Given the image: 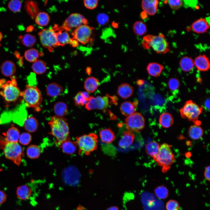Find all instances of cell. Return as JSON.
<instances>
[{
    "instance_id": "6da1fadb",
    "label": "cell",
    "mask_w": 210,
    "mask_h": 210,
    "mask_svg": "<svg viewBox=\"0 0 210 210\" xmlns=\"http://www.w3.org/2000/svg\"><path fill=\"white\" fill-rule=\"evenodd\" d=\"M51 134L55 139L56 145L60 147L64 141L70 139L68 124L65 118L54 116L48 122Z\"/></svg>"
},
{
    "instance_id": "7a4b0ae2",
    "label": "cell",
    "mask_w": 210,
    "mask_h": 210,
    "mask_svg": "<svg viewBox=\"0 0 210 210\" xmlns=\"http://www.w3.org/2000/svg\"><path fill=\"white\" fill-rule=\"evenodd\" d=\"M21 96L27 107L34 108L37 111H40L43 97L41 91L37 86L26 85L24 90L21 92Z\"/></svg>"
},
{
    "instance_id": "3957f363",
    "label": "cell",
    "mask_w": 210,
    "mask_h": 210,
    "mask_svg": "<svg viewBox=\"0 0 210 210\" xmlns=\"http://www.w3.org/2000/svg\"><path fill=\"white\" fill-rule=\"evenodd\" d=\"M157 164L162 168L164 173L167 172L175 160L171 146L164 143L160 146L159 151L153 158Z\"/></svg>"
},
{
    "instance_id": "277c9868",
    "label": "cell",
    "mask_w": 210,
    "mask_h": 210,
    "mask_svg": "<svg viewBox=\"0 0 210 210\" xmlns=\"http://www.w3.org/2000/svg\"><path fill=\"white\" fill-rule=\"evenodd\" d=\"M142 45L145 49L152 48L158 53L164 54L169 50L168 43L162 33L158 35L146 36L143 38Z\"/></svg>"
},
{
    "instance_id": "5b68a950",
    "label": "cell",
    "mask_w": 210,
    "mask_h": 210,
    "mask_svg": "<svg viewBox=\"0 0 210 210\" xmlns=\"http://www.w3.org/2000/svg\"><path fill=\"white\" fill-rule=\"evenodd\" d=\"M11 80L4 82L0 79V94L7 103L14 102L21 96V92L18 87L15 78L11 77Z\"/></svg>"
},
{
    "instance_id": "8992f818",
    "label": "cell",
    "mask_w": 210,
    "mask_h": 210,
    "mask_svg": "<svg viewBox=\"0 0 210 210\" xmlns=\"http://www.w3.org/2000/svg\"><path fill=\"white\" fill-rule=\"evenodd\" d=\"M97 136L94 133H90L77 137L75 142L79 148V154L82 153L89 155L97 149Z\"/></svg>"
},
{
    "instance_id": "52a82bcc",
    "label": "cell",
    "mask_w": 210,
    "mask_h": 210,
    "mask_svg": "<svg viewBox=\"0 0 210 210\" xmlns=\"http://www.w3.org/2000/svg\"><path fill=\"white\" fill-rule=\"evenodd\" d=\"M203 108L202 106H199L192 100H189L187 101L180 109V113L183 118L187 119L192 122L195 124L199 125L200 122L198 119Z\"/></svg>"
},
{
    "instance_id": "ba28073f",
    "label": "cell",
    "mask_w": 210,
    "mask_h": 210,
    "mask_svg": "<svg viewBox=\"0 0 210 210\" xmlns=\"http://www.w3.org/2000/svg\"><path fill=\"white\" fill-rule=\"evenodd\" d=\"M5 157L19 165L23 155L22 148L18 143L8 142L6 144L4 149Z\"/></svg>"
},
{
    "instance_id": "9c48e42d",
    "label": "cell",
    "mask_w": 210,
    "mask_h": 210,
    "mask_svg": "<svg viewBox=\"0 0 210 210\" xmlns=\"http://www.w3.org/2000/svg\"><path fill=\"white\" fill-rule=\"evenodd\" d=\"M125 124L128 130L139 132L144 127L145 119L141 113L135 112L125 118Z\"/></svg>"
},
{
    "instance_id": "30bf717a",
    "label": "cell",
    "mask_w": 210,
    "mask_h": 210,
    "mask_svg": "<svg viewBox=\"0 0 210 210\" xmlns=\"http://www.w3.org/2000/svg\"><path fill=\"white\" fill-rule=\"evenodd\" d=\"M38 34L42 45L50 51H52L53 48L60 46L53 29H43L39 32Z\"/></svg>"
},
{
    "instance_id": "8fae6325",
    "label": "cell",
    "mask_w": 210,
    "mask_h": 210,
    "mask_svg": "<svg viewBox=\"0 0 210 210\" xmlns=\"http://www.w3.org/2000/svg\"><path fill=\"white\" fill-rule=\"evenodd\" d=\"M94 29L87 25H83L77 28L72 34L73 38L83 44L88 43L91 39Z\"/></svg>"
},
{
    "instance_id": "7c38bea8",
    "label": "cell",
    "mask_w": 210,
    "mask_h": 210,
    "mask_svg": "<svg viewBox=\"0 0 210 210\" xmlns=\"http://www.w3.org/2000/svg\"><path fill=\"white\" fill-rule=\"evenodd\" d=\"M87 20L82 15L75 13L70 15L65 20L61 27L68 31L72 28H77L83 25H87Z\"/></svg>"
},
{
    "instance_id": "4fadbf2b",
    "label": "cell",
    "mask_w": 210,
    "mask_h": 210,
    "mask_svg": "<svg viewBox=\"0 0 210 210\" xmlns=\"http://www.w3.org/2000/svg\"><path fill=\"white\" fill-rule=\"evenodd\" d=\"M108 105V95L107 94L103 97L98 96L95 97L90 96L85 107L89 111L95 109L103 110L107 108Z\"/></svg>"
},
{
    "instance_id": "5bb4252c",
    "label": "cell",
    "mask_w": 210,
    "mask_h": 210,
    "mask_svg": "<svg viewBox=\"0 0 210 210\" xmlns=\"http://www.w3.org/2000/svg\"><path fill=\"white\" fill-rule=\"evenodd\" d=\"M57 31L54 28L57 41L60 45L63 46L66 44H69L73 47H77L78 44V42L75 39L71 38L68 32L61 27L58 28L55 27Z\"/></svg>"
},
{
    "instance_id": "9a60e30c",
    "label": "cell",
    "mask_w": 210,
    "mask_h": 210,
    "mask_svg": "<svg viewBox=\"0 0 210 210\" xmlns=\"http://www.w3.org/2000/svg\"><path fill=\"white\" fill-rule=\"evenodd\" d=\"M159 3L157 0H144L141 5L144 12L150 15H154L156 13Z\"/></svg>"
},
{
    "instance_id": "2e32d148",
    "label": "cell",
    "mask_w": 210,
    "mask_h": 210,
    "mask_svg": "<svg viewBox=\"0 0 210 210\" xmlns=\"http://www.w3.org/2000/svg\"><path fill=\"white\" fill-rule=\"evenodd\" d=\"M135 138V135L133 132L128 130L124 131L118 143L119 146L123 148L129 147L133 144Z\"/></svg>"
},
{
    "instance_id": "e0dca14e",
    "label": "cell",
    "mask_w": 210,
    "mask_h": 210,
    "mask_svg": "<svg viewBox=\"0 0 210 210\" xmlns=\"http://www.w3.org/2000/svg\"><path fill=\"white\" fill-rule=\"evenodd\" d=\"M194 61V66L199 71H206L210 68V64L209 59L204 55L198 56Z\"/></svg>"
},
{
    "instance_id": "ac0fdd59",
    "label": "cell",
    "mask_w": 210,
    "mask_h": 210,
    "mask_svg": "<svg viewBox=\"0 0 210 210\" xmlns=\"http://www.w3.org/2000/svg\"><path fill=\"white\" fill-rule=\"evenodd\" d=\"M138 105L137 101L133 102H125L122 103L120 106L121 113L124 116H128L135 112Z\"/></svg>"
},
{
    "instance_id": "d6986e66",
    "label": "cell",
    "mask_w": 210,
    "mask_h": 210,
    "mask_svg": "<svg viewBox=\"0 0 210 210\" xmlns=\"http://www.w3.org/2000/svg\"><path fill=\"white\" fill-rule=\"evenodd\" d=\"M191 27L194 32L198 34L205 33L209 28L207 22L204 18L197 20L192 23Z\"/></svg>"
},
{
    "instance_id": "ffe728a7",
    "label": "cell",
    "mask_w": 210,
    "mask_h": 210,
    "mask_svg": "<svg viewBox=\"0 0 210 210\" xmlns=\"http://www.w3.org/2000/svg\"><path fill=\"white\" fill-rule=\"evenodd\" d=\"M1 70L2 74L5 76L11 77L15 73L16 67L15 65L12 61L7 60L2 63Z\"/></svg>"
},
{
    "instance_id": "44dd1931",
    "label": "cell",
    "mask_w": 210,
    "mask_h": 210,
    "mask_svg": "<svg viewBox=\"0 0 210 210\" xmlns=\"http://www.w3.org/2000/svg\"><path fill=\"white\" fill-rule=\"evenodd\" d=\"M63 91V87L56 83H52L47 86L46 91L47 95L51 97H57L60 95Z\"/></svg>"
},
{
    "instance_id": "7402d4cb",
    "label": "cell",
    "mask_w": 210,
    "mask_h": 210,
    "mask_svg": "<svg viewBox=\"0 0 210 210\" xmlns=\"http://www.w3.org/2000/svg\"><path fill=\"white\" fill-rule=\"evenodd\" d=\"M133 91V88L132 86L128 83H123L118 87L117 93L122 98L126 99L132 95Z\"/></svg>"
},
{
    "instance_id": "603a6c76",
    "label": "cell",
    "mask_w": 210,
    "mask_h": 210,
    "mask_svg": "<svg viewBox=\"0 0 210 210\" xmlns=\"http://www.w3.org/2000/svg\"><path fill=\"white\" fill-rule=\"evenodd\" d=\"M23 125L24 129L27 131L29 132H33L37 129L38 123L35 117L30 116L25 119Z\"/></svg>"
},
{
    "instance_id": "cb8c5ba5",
    "label": "cell",
    "mask_w": 210,
    "mask_h": 210,
    "mask_svg": "<svg viewBox=\"0 0 210 210\" xmlns=\"http://www.w3.org/2000/svg\"><path fill=\"white\" fill-rule=\"evenodd\" d=\"M99 136L101 141L104 143H111L115 138L114 132L110 128H106L101 130Z\"/></svg>"
},
{
    "instance_id": "d4e9b609",
    "label": "cell",
    "mask_w": 210,
    "mask_h": 210,
    "mask_svg": "<svg viewBox=\"0 0 210 210\" xmlns=\"http://www.w3.org/2000/svg\"><path fill=\"white\" fill-rule=\"evenodd\" d=\"M17 197L22 200L28 199L30 197L32 191L30 187L26 184L18 186L16 189Z\"/></svg>"
},
{
    "instance_id": "484cf974",
    "label": "cell",
    "mask_w": 210,
    "mask_h": 210,
    "mask_svg": "<svg viewBox=\"0 0 210 210\" xmlns=\"http://www.w3.org/2000/svg\"><path fill=\"white\" fill-rule=\"evenodd\" d=\"M99 85V80L93 77H88L84 81V88L88 92H94L97 89Z\"/></svg>"
},
{
    "instance_id": "4316f807",
    "label": "cell",
    "mask_w": 210,
    "mask_h": 210,
    "mask_svg": "<svg viewBox=\"0 0 210 210\" xmlns=\"http://www.w3.org/2000/svg\"><path fill=\"white\" fill-rule=\"evenodd\" d=\"M164 66L156 62L149 63L147 65L146 69L148 74L152 76L157 77L161 73Z\"/></svg>"
},
{
    "instance_id": "83f0119b",
    "label": "cell",
    "mask_w": 210,
    "mask_h": 210,
    "mask_svg": "<svg viewBox=\"0 0 210 210\" xmlns=\"http://www.w3.org/2000/svg\"><path fill=\"white\" fill-rule=\"evenodd\" d=\"M204 131L202 128L199 125L194 124L191 126L188 130L190 137L194 140H198L202 136Z\"/></svg>"
},
{
    "instance_id": "f1b7e54d",
    "label": "cell",
    "mask_w": 210,
    "mask_h": 210,
    "mask_svg": "<svg viewBox=\"0 0 210 210\" xmlns=\"http://www.w3.org/2000/svg\"><path fill=\"white\" fill-rule=\"evenodd\" d=\"M20 132L16 127H12L6 132V140L7 143H18L20 137Z\"/></svg>"
},
{
    "instance_id": "f546056e",
    "label": "cell",
    "mask_w": 210,
    "mask_h": 210,
    "mask_svg": "<svg viewBox=\"0 0 210 210\" xmlns=\"http://www.w3.org/2000/svg\"><path fill=\"white\" fill-rule=\"evenodd\" d=\"M160 146L158 143L155 141L149 142L146 145V152L147 155L153 158L158 153Z\"/></svg>"
},
{
    "instance_id": "4dcf8cb0",
    "label": "cell",
    "mask_w": 210,
    "mask_h": 210,
    "mask_svg": "<svg viewBox=\"0 0 210 210\" xmlns=\"http://www.w3.org/2000/svg\"><path fill=\"white\" fill-rule=\"evenodd\" d=\"M70 139L63 142L60 146L61 148L62 151L67 154L74 153L76 151L77 147L75 142L71 141Z\"/></svg>"
},
{
    "instance_id": "1f68e13d",
    "label": "cell",
    "mask_w": 210,
    "mask_h": 210,
    "mask_svg": "<svg viewBox=\"0 0 210 210\" xmlns=\"http://www.w3.org/2000/svg\"><path fill=\"white\" fill-rule=\"evenodd\" d=\"M68 107L64 102H59L54 105L53 111L56 116L63 117L66 116L68 112Z\"/></svg>"
},
{
    "instance_id": "d6a6232c",
    "label": "cell",
    "mask_w": 210,
    "mask_h": 210,
    "mask_svg": "<svg viewBox=\"0 0 210 210\" xmlns=\"http://www.w3.org/2000/svg\"><path fill=\"white\" fill-rule=\"evenodd\" d=\"M159 122L162 127L167 128L172 125L174 123V119L170 113L167 112L164 113L160 116Z\"/></svg>"
},
{
    "instance_id": "836d02e7",
    "label": "cell",
    "mask_w": 210,
    "mask_h": 210,
    "mask_svg": "<svg viewBox=\"0 0 210 210\" xmlns=\"http://www.w3.org/2000/svg\"><path fill=\"white\" fill-rule=\"evenodd\" d=\"M180 66L184 71L187 72L191 71L194 66V61L192 58L188 56L183 57L179 62Z\"/></svg>"
},
{
    "instance_id": "e575fe53",
    "label": "cell",
    "mask_w": 210,
    "mask_h": 210,
    "mask_svg": "<svg viewBox=\"0 0 210 210\" xmlns=\"http://www.w3.org/2000/svg\"><path fill=\"white\" fill-rule=\"evenodd\" d=\"M32 68L35 74L41 75L46 72L47 66L45 62L42 60H38L33 62L32 66Z\"/></svg>"
},
{
    "instance_id": "d590c367",
    "label": "cell",
    "mask_w": 210,
    "mask_h": 210,
    "mask_svg": "<svg viewBox=\"0 0 210 210\" xmlns=\"http://www.w3.org/2000/svg\"><path fill=\"white\" fill-rule=\"evenodd\" d=\"M50 20L48 14L45 12H40L35 18V22L38 25L45 26L48 25Z\"/></svg>"
},
{
    "instance_id": "8d00e7d4",
    "label": "cell",
    "mask_w": 210,
    "mask_h": 210,
    "mask_svg": "<svg viewBox=\"0 0 210 210\" xmlns=\"http://www.w3.org/2000/svg\"><path fill=\"white\" fill-rule=\"evenodd\" d=\"M133 29L135 34L139 36L144 35L147 31L146 25L144 22L141 21L136 22L133 24Z\"/></svg>"
},
{
    "instance_id": "74e56055",
    "label": "cell",
    "mask_w": 210,
    "mask_h": 210,
    "mask_svg": "<svg viewBox=\"0 0 210 210\" xmlns=\"http://www.w3.org/2000/svg\"><path fill=\"white\" fill-rule=\"evenodd\" d=\"M41 149L38 146L32 145L29 146L27 149L26 153L27 156L31 159L38 158L40 156Z\"/></svg>"
},
{
    "instance_id": "f35d334b",
    "label": "cell",
    "mask_w": 210,
    "mask_h": 210,
    "mask_svg": "<svg viewBox=\"0 0 210 210\" xmlns=\"http://www.w3.org/2000/svg\"><path fill=\"white\" fill-rule=\"evenodd\" d=\"M21 38L22 44L28 47H32L34 46L36 41L35 36L29 34L21 36Z\"/></svg>"
},
{
    "instance_id": "ab89813d",
    "label": "cell",
    "mask_w": 210,
    "mask_h": 210,
    "mask_svg": "<svg viewBox=\"0 0 210 210\" xmlns=\"http://www.w3.org/2000/svg\"><path fill=\"white\" fill-rule=\"evenodd\" d=\"M24 56L27 61L34 62L37 60L39 56V53L36 49L31 48L25 51Z\"/></svg>"
},
{
    "instance_id": "60d3db41",
    "label": "cell",
    "mask_w": 210,
    "mask_h": 210,
    "mask_svg": "<svg viewBox=\"0 0 210 210\" xmlns=\"http://www.w3.org/2000/svg\"><path fill=\"white\" fill-rule=\"evenodd\" d=\"M169 190L165 186L161 185L156 187L154 190L155 195L159 199H165L169 195Z\"/></svg>"
},
{
    "instance_id": "b9f144b4",
    "label": "cell",
    "mask_w": 210,
    "mask_h": 210,
    "mask_svg": "<svg viewBox=\"0 0 210 210\" xmlns=\"http://www.w3.org/2000/svg\"><path fill=\"white\" fill-rule=\"evenodd\" d=\"M25 9L28 14L33 18L36 15L37 7L35 3L32 1H27L25 2Z\"/></svg>"
},
{
    "instance_id": "7bdbcfd3",
    "label": "cell",
    "mask_w": 210,
    "mask_h": 210,
    "mask_svg": "<svg viewBox=\"0 0 210 210\" xmlns=\"http://www.w3.org/2000/svg\"><path fill=\"white\" fill-rule=\"evenodd\" d=\"M22 7V2L18 0H12L8 4V7L11 11L16 13L20 11Z\"/></svg>"
},
{
    "instance_id": "ee69618b",
    "label": "cell",
    "mask_w": 210,
    "mask_h": 210,
    "mask_svg": "<svg viewBox=\"0 0 210 210\" xmlns=\"http://www.w3.org/2000/svg\"><path fill=\"white\" fill-rule=\"evenodd\" d=\"M81 91H79L74 98V102L76 106H83L85 105L88 102L81 93Z\"/></svg>"
},
{
    "instance_id": "f6af8a7d",
    "label": "cell",
    "mask_w": 210,
    "mask_h": 210,
    "mask_svg": "<svg viewBox=\"0 0 210 210\" xmlns=\"http://www.w3.org/2000/svg\"><path fill=\"white\" fill-rule=\"evenodd\" d=\"M32 139V136L29 133L24 132L20 135L19 140L21 144L27 145L30 142Z\"/></svg>"
},
{
    "instance_id": "bcb514c9",
    "label": "cell",
    "mask_w": 210,
    "mask_h": 210,
    "mask_svg": "<svg viewBox=\"0 0 210 210\" xmlns=\"http://www.w3.org/2000/svg\"><path fill=\"white\" fill-rule=\"evenodd\" d=\"M97 20L98 23L101 26L106 25L109 21L108 16L104 13L99 14L97 17Z\"/></svg>"
},
{
    "instance_id": "7dc6e473",
    "label": "cell",
    "mask_w": 210,
    "mask_h": 210,
    "mask_svg": "<svg viewBox=\"0 0 210 210\" xmlns=\"http://www.w3.org/2000/svg\"><path fill=\"white\" fill-rule=\"evenodd\" d=\"M180 207L178 201L174 200H170L168 201L165 205L166 210H178Z\"/></svg>"
},
{
    "instance_id": "c3c4849f",
    "label": "cell",
    "mask_w": 210,
    "mask_h": 210,
    "mask_svg": "<svg viewBox=\"0 0 210 210\" xmlns=\"http://www.w3.org/2000/svg\"><path fill=\"white\" fill-rule=\"evenodd\" d=\"M180 85L179 80L176 78H172L169 80L168 87L171 90L174 91L178 88Z\"/></svg>"
},
{
    "instance_id": "681fc988",
    "label": "cell",
    "mask_w": 210,
    "mask_h": 210,
    "mask_svg": "<svg viewBox=\"0 0 210 210\" xmlns=\"http://www.w3.org/2000/svg\"><path fill=\"white\" fill-rule=\"evenodd\" d=\"M98 1L97 0H86L84 1L85 6L90 9H93L98 6Z\"/></svg>"
},
{
    "instance_id": "f907efd6",
    "label": "cell",
    "mask_w": 210,
    "mask_h": 210,
    "mask_svg": "<svg viewBox=\"0 0 210 210\" xmlns=\"http://www.w3.org/2000/svg\"><path fill=\"white\" fill-rule=\"evenodd\" d=\"M167 1L170 7L174 10L178 9L183 4V1L181 0H170Z\"/></svg>"
},
{
    "instance_id": "816d5d0a",
    "label": "cell",
    "mask_w": 210,
    "mask_h": 210,
    "mask_svg": "<svg viewBox=\"0 0 210 210\" xmlns=\"http://www.w3.org/2000/svg\"><path fill=\"white\" fill-rule=\"evenodd\" d=\"M7 195L3 191L0 190V204L4 202L6 200Z\"/></svg>"
},
{
    "instance_id": "f5cc1de1",
    "label": "cell",
    "mask_w": 210,
    "mask_h": 210,
    "mask_svg": "<svg viewBox=\"0 0 210 210\" xmlns=\"http://www.w3.org/2000/svg\"><path fill=\"white\" fill-rule=\"evenodd\" d=\"M210 166H207L205 168V169L204 173V176L205 179L208 181H210Z\"/></svg>"
},
{
    "instance_id": "db71d44e",
    "label": "cell",
    "mask_w": 210,
    "mask_h": 210,
    "mask_svg": "<svg viewBox=\"0 0 210 210\" xmlns=\"http://www.w3.org/2000/svg\"><path fill=\"white\" fill-rule=\"evenodd\" d=\"M81 93L84 97L88 101L90 97L88 93L87 92L84 91L81 92Z\"/></svg>"
},
{
    "instance_id": "11a10c76",
    "label": "cell",
    "mask_w": 210,
    "mask_h": 210,
    "mask_svg": "<svg viewBox=\"0 0 210 210\" xmlns=\"http://www.w3.org/2000/svg\"><path fill=\"white\" fill-rule=\"evenodd\" d=\"M204 105L205 108L208 110H209L210 109V99L209 98L207 99L205 101L204 103Z\"/></svg>"
},
{
    "instance_id": "9f6ffc18",
    "label": "cell",
    "mask_w": 210,
    "mask_h": 210,
    "mask_svg": "<svg viewBox=\"0 0 210 210\" xmlns=\"http://www.w3.org/2000/svg\"><path fill=\"white\" fill-rule=\"evenodd\" d=\"M106 210H119V208L117 206H112L108 208Z\"/></svg>"
},
{
    "instance_id": "6f0895ef",
    "label": "cell",
    "mask_w": 210,
    "mask_h": 210,
    "mask_svg": "<svg viewBox=\"0 0 210 210\" xmlns=\"http://www.w3.org/2000/svg\"><path fill=\"white\" fill-rule=\"evenodd\" d=\"M144 81L142 80H139L136 82V84L139 86L142 85L144 84Z\"/></svg>"
},
{
    "instance_id": "680465c9",
    "label": "cell",
    "mask_w": 210,
    "mask_h": 210,
    "mask_svg": "<svg viewBox=\"0 0 210 210\" xmlns=\"http://www.w3.org/2000/svg\"><path fill=\"white\" fill-rule=\"evenodd\" d=\"M86 72L88 75L91 74L92 72V69L91 67H87L86 69Z\"/></svg>"
},
{
    "instance_id": "91938a15",
    "label": "cell",
    "mask_w": 210,
    "mask_h": 210,
    "mask_svg": "<svg viewBox=\"0 0 210 210\" xmlns=\"http://www.w3.org/2000/svg\"><path fill=\"white\" fill-rule=\"evenodd\" d=\"M3 38V35L1 32L0 31V42Z\"/></svg>"
}]
</instances>
